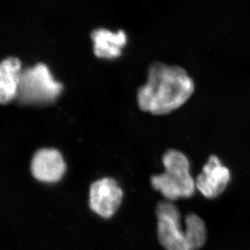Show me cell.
Returning a JSON list of instances; mask_svg holds the SVG:
<instances>
[{
  "label": "cell",
  "instance_id": "cell-9",
  "mask_svg": "<svg viewBox=\"0 0 250 250\" xmlns=\"http://www.w3.org/2000/svg\"><path fill=\"white\" fill-rule=\"evenodd\" d=\"M21 62L15 57H7L0 63V102L7 103L14 99L19 83Z\"/></svg>",
  "mask_w": 250,
  "mask_h": 250
},
{
  "label": "cell",
  "instance_id": "cell-1",
  "mask_svg": "<svg viewBox=\"0 0 250 250\" xmlns=\"http://www.w3.org/2000/svg\"><path fill=\"white\" fill-rule=\"evenodd\" d=\"M195 88L193 79L184 67L152 62L148 67L147 82L138 89V104L153 114H167L183 106Z\"/></svg>",
  "mask_w": 250,
  "mask_h": 250
},
{
  "label": "cell",
  "instance_id": "cell-8",
  "mask_svg": "<svg viewBox=\"0 0 250 250\" xmlns=\"http://www.w3.org/2000/svg\"><path fill=\"white\" fill-rule=\"evenodd\" d=\"M91 38L94 42V53L97 57L113 58L121 53V48L126 42L125 31L112 32L104 28L93 29Z\"/></svg>",
  "mask_w": 250,
  "mask_h": 250
},
{
  "label": "cell",
  "instance_id": "cell-4",
  "mask_svg": "<svg viewBox=\"0 0 250 250\" xmlns=\"http://www.w3.org/2000/svg\"><path fill=\"white\" fill-rule=\"evenodd\" d=\"M62 90L43 62L21 70L15 100L21 104L41 105L54 101Z\"/></svg>",
  "mask_w": 250,
  "mask_h": 250
},
{
  "label": "cell",
  "instance_id": "cell-7",
  "mask_svg": "<svg viewBox=\"0 0 250 250\" xmlns=\"http://www.w3.org/2000/svg\"><path fill=\"white\" fill-rule=\"evenodd\" d=\"M65 168L62 154L54 148L38 149L31 159V174L40 182H58L65 173Z\"/></svg>",
  "mask_w": 250,
  "mask_h": 250
},
{
  "label": "cell",
  "instance_id": "cell-5",
  "mask_svg": "<svg viewBox=\"0 0 250 250\" xmlns=\"http://www.w3.org/2000/svg\"><path fill=\"white\" fill-rule=\"evenodd\" d=\"M231 180L229 169L222 164L218 156L210 155L195 179L197 190L207 199L220 196Z\"/></svg>",
  "mask_w": 250,
  "mask_h": 250
},
{
  "label": "cell",
  "instance_id": "cell-3",
  "mask_svg": "<svg viewBox=\"0 0 250 250\" xmlns=\"http://www.w3.org/2000/svg\"><path fill=\"white\" fill-rule=\"evenodd\" d=\"M165 171L150 178L151 186L167 201L190 198L196 192L195 179L190 174V161L183 152L169 149L162 156Z\"/></svg>",
  "mask_w": 250,
  "mask_h": 250
},
{
  "label": "cell",
  "instance_id": "cell-2",
  "mask_svg": "<svg viewBox=\"0 0 250 250\" xmlns=\"http://www.w3.org/2000/svg\"><path fill=\"white\" fill-rule=\"evenodd\" d=\"M157 236L166 250H198L207 243L205 221L195 213L186 215V228L182 229V215L177 206L168 201L156 205Z\"/></svg>",
  "mask_w": 250,
  "mask_h": 250
},
{
  "label": "cell",
  "instance_id": "cell-6",
  "mask_svg": "<svg viewBox=\"0 0 250 250\" xmlns=\"http://www.w3.org/2000/svg\"><path fill=\"white\" fill-rule=\"evenodd\" d=\"M123 195V190L114 179L96 181L90 188V209L104 218H110L121 205Z\"/></svg>",
  "mask_w": 250,
  "mask_h": 250
}]
</instances>
